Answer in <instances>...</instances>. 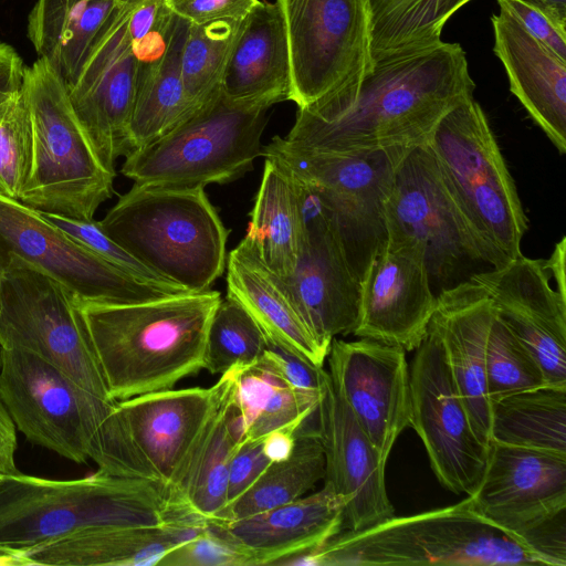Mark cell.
Returning a JSON list of instances; mask_svg holds the SVG:
<instances>
[{
  "mask_svg": "<svg viewBox=\"0 0 566 566\" xmlns=\"http://www.w3.org/2000/svg\"><path fill=\"white\" fill-rule=\"evenodd\" d=\"M157 565L255 566L251 553L211 522L200 534L167 552Z\"/></svg>",
  "mask_w": 566,
  "mask_h": 566,
  "instance_id": "obj_43",
  "label": "cell"
},
{
  "mask_svg": "<svg viewBox=\"0 0 566 566\" xmlns=\"http://www.w3.org/2000/svg\"><path fill=\"white\" fill-rule=\"evenodd\" d=\"M192 517L159 526L101 527L77 532L13 554L18 565L155 566L179 544L206 530Z\"/></svg>",
  "mask_w": 566,
  "mask_h": 566,
  "instance_id": "obj_27",
  "label": "cell"
},
{
  "mask_svg": "<svg viewBox=\"0 0 566 566\" xmlns=\"http://www.w3.org/2000/svg\"><path fill=\"white\" fill-rule=\"evenodd\" d=\"M384 212L387 242L422 244L431 284L440 291L455 285L463 270L485 264L427 145L399 165Z\"/></svg>",
  "mask_w": 566,
  "mask_h": 566,
  "instance_id": "obj_13",
  "label": "cell"
},
{
  "mask_svg": "<svg viewBox=\"0 0 566 566\" xmlns=\"http://www.w3.org/2000/svg\"><path fill=\"white\" fill-rule=\"evenodd\" d=\"M344 506L326 484L292 502L232 522H212L251 553L254 565L285 564L340 533Z\"/></svg>",
  "mask_w": 566,
  "mask_h": 566,
  "instance_id": "obj_25",
  "label": "cell"
},
{
  "mask_svg": "<svg viewBox=\"0 0 566 566\" xmlns=\"http://www.w3.org/2000/svg\"><path fill=\"white\" fill-rule=\"evenodd\" d=\"M259 0H166L172 12L191 24L242 20Z\"/></svg>",
  "mask_w": 566,
  "mask_h": 566,
  "instance_id": "obj_47",
  "label": "cell"
},
{
  "mask_svg": "<svg viewBox=\"0 0 566 566\" xmlns=\"http://www.w3.org/2000/svg\"><path fill=\"white\" fill-rule=\"evenodd\" d=\"M268 109L233 103L219 90L172 130L127 155L120 171L134 184L165 188L235 180L262 155Z\"/></svg>",
  "mask_w": 566,
  "mask_h": 566,
  "instance_id": "obj_9",
  "label": "cell"
},
{
  "mask_svg": "<svg viewBox=\"0 0 566 566\" xmlns=\"http://www.w3.org/2000/svg\"><path fill=\"white\" fill-rule=\"evenodd\" d=\"M119 0H36L28 17V38L71 88L104 23Z\"/></svg>",
  "mask_w": 566,
  "mask_h": 566,
  "instance_id": "obj_30",
  "label": "cell"
},
{
  "mask_svg": "<svg viewBox=\"0 0 566 566\" xmlns=\"http://www.w3.org/2000/svg\"><path fill=\"white\" fill-rule=\"evenodd\" d=\"M15 256L76 300L130 304L192 293L144 282L112 265L17 199L0 195V259Z\"/></svg>",
  "mask_w": 566,
  "mask_h": 566,
  "instance_id": "obj_14",
  "label": "cell"
},
{
  "mask_svg": "<svg viewBox=\"0 0 566 566\" xmlns=\"http://www.w3.org/2000/svg\"><path fill=\"white\" fill-rule=\"evenodd\" d=\"M275 2L289 44L290 101L311 117L344 109L374 67L368 0Z\"/></svg>",
  "mask_w": 566,
  "mask_h": 566,
  "instance_id": "obj_8",
  "label": "cell"
},
{
  "mask_svg": "<svg viewBox=\"0 0 566 566\" xmlns=\"http://www.w3.org/2000/svg\"><path fill=\"white\" fill-rule=\"evenodd\" d=\"M0 279H1V268H0Z\"/></svg>",
  "mask_w": 566,
  "mask_h": 566,
  "instance_id": "obj_53",
  "label": "cell"
},
{
  "mask_svg": "<svg viewBox=\"0 0 566 566\" xmlns=\"http://www.w3.org/2000/svg\"><path fill=\"white\" fill-rule=\"evenodd\" d=\"M412 149L394 147L338 156L312 151L275 136L262 155L316 189L360 283L371 260L386 245L385 201L399 165Z\"/></svg>",
  "mask_w": 566,
  "mask_h": 566,
  "instance_id": "obj_10",
  "label": "cell"
},
{
  "mask_svg": "<svg viewBox=\"0 0 566 566\" xmlns=\"http://www.w3.org/2000/svg\"><path fill=\"white\" fill-rule=\"evenodd\" d=\"M409 368L411 426L420 437L439 482L472 495L485 470L488 447L473 432L437 335L428 333Z\"/></svg>",
  "mask_w": 566,
  "mask_h": 566,
  "instance_id": "obj_15",
  "label": "cell"
},
{
  "mask_svg": "<svg viewBox=\"0 0 566 566\" xmlns=\"http://www.w3.org/2000/svg\"><path fill=\"white\" fill-rule=\"evenodd\" d=\"M175 21L176 14L166 0H130L127 31L137 60L136 83L161 61Z\"/></svg>",
  "mask_w": 566,
  "mask_h": 566,
  "instance_id": "obj_41",
  "label": "cell"
},
{
  "mask_svg": "<svg viewBox=\"0 0 566 566\" xmlns=\"http://www.w3.org/2000/svg\"><path fill=\"white\" fill-rule=\"evenodd\" d=\"M192 517L158 481L99 471L76 480L0 475V552L11 555L86 530Z\"/></svg>",
  "mask_w": 566,
  "mask_h": 566,
  "instance_id": "obj_3",
  "label": "cell"
},
{
  "mask_svg": "<svg viewBox=\"0 0 566 566\" xmlns=\"http://www.w3.org/2000/svg\"><path fill=\"white\" fill-rule=\"evenodd\" d=\"M544 385L547 384L536 360L495 313L486 343V390L490 401Z\"/></svg>",
  "mask_w": 566,
  "mask_h": 566,
  "instance_id": "obj_39",
  "label": "cell"
},
{
  "mask_svg": "<svg viewBox=\"0 0 566 566\" xmlns=\"http://www.w3.org/2000/svg\"><path fill=\"white\" fill-rule=\"evenodd\" d=\"M17 427L0 399V475L20 473L15 464Z\"/></svg>",
  "mask_w": 566,
  "mask_h": 566,
  "instance_id": "obj_48",
  "label": "cell"
},
{
  "mask_svg": "<svg viewBox=\"0 0 566 566\" xmlns=\"http://www.w3.org/2000/svg\"><path fill=\"white\" fill-rule=\"evenodd\" d=\"M468 496L483 517L523 542L566 512V454L490 441L482 480Z\"/></svg>",
  "mask_w": 566,
  "mask_h": 566,
  "instance_id": "obj_21",
  "label": "cell"
},
{
  "mask_svg": "<svg viewBox=\"0 0 566 566\" xmlns=\"http://www.w3.org/2000/svg\"><path fill=\"white\" fill-rule=\"evenodd\" d=\"M23 75L19 54L9 44L0 42V98L21 90Z\"/></svg>",
  "mask_w": 566,
  "mask_h": 566,
  "instance_id": "obj_49",
  "label": "cell"
},
{
  "mask_svg": "<svg viewBox=\"0 0 566 566\" xmlns=\"http://www.w3.org/2000/svg\"><path fill=\"white\" fill-rule=\"evenodd\" d=\"M41 213V212H40ZM43 217L67 235L78 241L92 252L116 266L117 269L155 285L185 289L170 283L147 268L128 251L108 237L94 219H75L53 213ZM186 290V289H185ZM188 291V290H187ZM190 292V291H189Z\"/></svg>",
  "mask_w": 566,
  "mask_h": 566,
  "instance_id": "obj_42",
  "label": "cell"
},
{
  "mask_svg": "<svg viewBox=\"0 0 566 566\" xmlns=\"http://www.w3.org/2000/svg\"><path fill=\"white\" fill-rule=\"evenodd\" d=\"M260 359L294 389L321 397L328 376L323 367L270 340Z\"/></svg>",
  "mask_w": 566,
  "mask_h": 566,
  "instance_id": "obj_44",
  "label": "cell"
},
{
  "mask_svg": "<svg viewBox=\"0 0 566 566\" xmlns=\"http://www.w3.org/2000/svg\"><path fill=\"white\" fill-rule=\"evenodd\" d=\"M328 375L360 427L387 462L411 415L406 352L369 338H333Z\"/></svg>",
  "mask_w": 566,
  "mask_h": 566,
  "instance_id": "obj_19",
  "label": "cell"
},
{
  "mask_svg": "<svg viewBox=\"0 0 566 566\" xmlns=\"http://www.w3.org/2000/svg\"><path fill=\"white\" fill-rule=\"evenodd\" d=\"M565 255H566V238L563 237L555 244L554 251L547 261H543L544 268L549 270L556 281L557 292L566 300V281H565Z\"/></svg>",
  "mask_w": 566,
  "mask_h": 566,
  "instance_id": "obj_51",
  "label": "cell"
},
{
  "mask_svg": "<svg viewBox=\"0 0 566 566\" xmlns=\"http://www.w3.org/2000/svg\"><path fill=\"white\" fill-rule=\"evenodd\" d=\"M319 398L294 389L260 358L237 367L234 401L241 443L260 441L281 429L297 431L314 415Z\"/></svg>",
  "mask_w": 566,
  "mask_h": 566,
  "instance_id": "obj_33",
  "label": "cell"
},
{
  "mask_svg": "<svg viewBox=\"0 0 566 566\" xmlns=\"http://www.w3.org/2000/svg\"><path fill=\"white\" fill-rule=\"evenodd\" d=\"M76 302L108 395L119 401L171 389L203 369L221 296L207 290L130 304Z\"/></svg>",
  "mask_w": 566,
  "mask_h": 566,
  "instance_id": "obj_2",
  "label": "cell"
},
{
  "mask_svg": "<svg viewBox=\"0 0 566 566\" xmlns=\"http://www.w3.org/2000/svg\"><path fill=\"white\" fill-rule=\"evenodd\" d=\"M227 296L256 322L268 340L323 367L329 349L306 326L284 279L272 272L243 241L227 259Z\"/></svg>",
  "mask_w": 566,
  "mask_h": 566,
  "instance_id": "obj_28",
  "label": "cell"
},
{
  "mask_svg": "<svg viewBox=\"0 0 566 566\" xmlns=\"http://www.w3.org/2000/svg\"><path fill=\"white\" fill-rule=\"evenodd\" d=\"M0 399L30 442L76 463L88 459L90 442L116 402L21 348H0Z\"/></svg>",
  "mask_w": 566,
  "mask_h": 566,
  "instance_id": "obj_12",
  "label": "cell"
},
{
  "mask_svg": "<svg viewBox=\"0 0 566 566\" xmlns=\"http://www.w3.org/2000/svg\"><path fill=\"white\" fill-rule=\"evenodd\" d=\"M493 52L510 91L560 155L566 153V61L534 38L509 11L492 14Z\"/></svg>",
  "mask_w": 566,
  "mask_h": 566,
  "instance_id": "obj_24",
  "label": "cell"
},
{
  "mask_svg": "<svg viewBox=\"0 0 566 566\" xmlns=\"http://www.w3.org/2000/svg\"><path fill=\"white\" fill-rule=\"evenodd\" d=\"M324 449V484L344 506L343 526L359 532L395 516L385 484V464L329 375L315 411Z\"/></svg>",
  "mask_w": 566,
  "mask_h": 566,
  "instance_id": "obj_22",
  "label": "cell"
},
{
  "mask_svg": "<svg viewBox=\"0 0 566 566\" xmlns=\"http://www.w3.org/2000/svg\"><path fill=\"white\" fill-rule=\"evenodd\" d=\"M471 0H368L374 63L440 43L446 22Z\"/></svg>",
  "mask_w": 566,
  "mask_h": 566,
  "instance_id": "obj_36",
  "label": "cell"
},
{
  "mask_svg": "<svg viewBox=\"0 0 566 566\" xmlns=\"http://www.w3.org/2000/svg\"><path fill=\"white\" fill-rule=\"evenodd\" d=\"M241 20L189 25L180 69L185 93L196 111L220 90L223 69Z\"/></svg>",
  "mask_w": 566,
  "mask_h": 566,
  "instance_id": "obj_37",
  "label": "cell"
},
{
  "mask_svg": "<svg viewBox=\"0 0 566 566\" xmlns=\"http://www.w3.org/2000/svg\"><path fill=\"white\" fill-rule=\"evenodd\" d=\"M31 163V120L21 87L0 98V195L19 200Z\"/></svg>",
  "mask_w": 566,
  "mask_h": 566,
  "instance_id": "obj_40",
  "label": "cell"
},
{
  "mask_svg": "<svg viewBox=\"0 0 566 566\" xmlns=\"http://www.w3.org/2000/svg\"><path fill=\"white\" fill-rule=\"evenodd\" d=\"M22 92L32 129V163L19 201L41 213L94 219L113 195L115 172L101 161L67 87L43 59L24 67Z\"/></svg>",
  "mask_w": 566,
  "mask_h": 566,
  "instance_id": "obj_7",
  "label": "cell"
},
{
  "mask_svg": "<svg viewBox=\"0 0 566 566\" xmlns=\"http://www.w3.org/2000/svg\"><path fill=\"white\" fill-rule=\"evenodd\" d=\"M235 377L233 367L219 378L221 389L216 408L174 493L178 505L207 521L217 520L227 505L229 468L241 443Z\"/></svg>",
  "mask_w": 566,
  "mask_h": 566,
  "instance_id": "obj_29",
  "label": "cell"
},
{
  "mask_svg": "<svg viewBox=\"0 0 566 566\" xmlns=\"http://www.w3.org/2000/svg\"><path fill=\"white\" fill-rule=\"evenodd\" d=\"M271 463L263 451L262 440L240 443L229 468L227 505L242 495Z\"/></svg>",
  "mask_w": 566,
  "mask_h": 566,
  "instance_id": "obj_45",
  "label": "cell"
},
{
  "mask_svg": "<svg viewBox=\"0 0 566 566\" xmlns=\"http://www.w3.org/2000/svg\"><path fill=\"white\" fill-rule=\"evenodd\" d=\"M242 240L282 279L293 273L302 242L296 187L290 170L273 158L265 157Z\"/></svg>",
  "mask_w": 566,
  "mask_h": 566,
  "instance_id": "obj_31",
  "label": "cell"
},
{
  "mask_svg": "<svg viewBox=\"0 0 566 566\" xmlns=\"http://www.w3.org/2000/svg\"><path fill=\"white\" fill-rule=\"evenodd\" d=\"M297 558L294 564L318 566L544 565L521 538L483 517L470 496L446 507L392 516L359 532L339 533Z\"/></svg>",
  "mask_w": 566,
  "mask_h": 566,
  "instance_id": "obj_4",
  "label": "cell"
},
{
  "mask_svg": "<svg viewBox=\"0 0 566 566\" xmlns=\"http://www.w3.org/2000/svg\"><path fill=\"white\" fill-rule=\"evenodd\" d=\"M545 13L560 28L566 29V0H523Z\"/></svg>",
  "mask_w": 566,
  "mask_h": 566,
  "instance_id": "obj_52",
  "label": "cell"
},
{
  "mask_svg": "<svg viewBox=\"0 0 566 566\" xmlns=\"http://www.w3.org/2000/svg\"><path fill=\"white\" fill-rule=\"evenodd\" d=\"M426 145L485 264L520 256L527 218L481 105L471 98L455 106Z\"/></svg>",
  "mask_w": 566,
  "mask_h": 566,
  "instance_id": "obj_6",
  "label": "cell"
},
{
  "mask_svg": "<svg viewBox=\"0 0 566 566\" xmlns=\"http://www.w3.org/2000/svg\"><path fill=\"white\" fill-rule=\"evenodd\" d=\"M296 431L281 429L273 431L262 439L263 451L272 461L286 459L293 451Z\"/></svg>",
  "mask_w": 566,
  "mask_h": 566,
  "instance_id": "obj_50",
  "label": "cell"
},
{
  "mask_svg": "<svg viewBox=\"0 0 566 566\" xmlns=\"http://www.w3.org/2000/svg\"><path fill=\"white\" fill-rule=\"evenodd\" d=\"M0 348L29 350L113 400L74 295L15 256L0 259Z\"/></svg>",
  "mask_w": 566,
  "mask_h": 566,
  "instance_id": "obj_11",
  "label": "cell"
},
{
  "mask_svg": "<svg viewBox=\"0 0 566 566\" xmlns=\"http://www.w3.org/2000/svg\"><path fill=\"white\" fill-rule=\"evenodd\" d=\"M474 88L462 46L441 41L375 62L347 107L324 117L297 112L284 138L338 156L416 148L451 109L473 98Z\"/></svg>",
  "mask_w": 566,
  "mask_h": 566,
  "instance_id": "obj_1",
  "label": "cell"
},
{
  "mask_svg": "<svg viewBox=\"0 0 566 566\" xmlns=\"http://www.w3.org/2000/svg\"><path fill=\"white\" fill-rule=\"evenodd\" d=\"M293 177L302 242L295 269L284 281L306 326L319 344L329 349L336 335L350 334L355 328L359 281L316 189Z\"/></svg>",
  "mask_w": 566,
  "mask_h": 566,
  "instance_id": "obj_16",
  "label": "cell"
},
{
  "mask_svg": "<svg viewBox=\"0 0 566 566\" xmlns=\"http://www.w3.org/2000/svg\"><path fill=\"white\" fill-rule=\"evenodd\" d=\"M296 431L292 453L272 462L255 482L212 522H232L302 497L325 475V455L316 423Z\"/></svg>",
  "mask_w": 566,
  "mask_h": 566,
  "instance_id": "obj_34",
  "label": "cell"
},
{
  "mask_svg": "<svg viewBox=\"0 0 566 566\" xmlns=\"http://www.w3.org/2000/svg\"><path fill=\"white\" fill-rule=\"evenodd\" d=\"M491 441L566 454V386L544 385L492 401Z\"/></svg>",
  "mask_w": 566,
  "mask_h": 566,
  "instance_id": "obj_35",
  "label": "cell"
},
{
  "mask_svg": "<svg viewBox=\"0 0 566 566\" xmlns=\"http://www.w3.org/2000/svg\"><path fill=\"white\" fill-rule=\"evenodd\" d=\"M231 102L270 108L290 99L291 66L276 2L258 1L240 21L220 83Z\"/></svg>",
  "mask_w": 566,
  "mask_h": 566,
  "instance_id": "obj_26",
  "label": "cell"
},
{
  "mask_svg": "<svg viewBox=\"0 0 566 566\" xmlns=\"http://www.w3.org/2000/svg\"><path fill=\"white\" fill-rule=\"evenodd\" d=\"M220 379L209 388L167 389L116 401L113 416L147 478L174 493L216 408Z\"/></svg>",
  "mask_w": 566,
  "mask_h": 566,
  "instance_id": "obj_18",
  "label": "cell"
},
{
  "mask_svg": "<svg viewBox=\"0 0 566 566\" xmlns=\"http://www.w3.org/2000/svg\"><path fill=\"white\" fill-rule=\"evenodd\" d=\"M268 338L251 315L234 300L226 297L217 306L207 332L203 369L222 375L233 367L256 361Z\"/></svg>",
  "mask_w": 566,
  "mask_h": 566,
  "instance_id": "obj_38",
  "label": "cell"
},
{
  "mask_svg": "<svg viewBox=\"0 0 566 566\" xmlns=\"http://www.w3.org/2000/svg\"><path fill=\"white\" fill-rule=\"evenodd\" d=\"M497 4L512 13L534 38L566 61V29L523 0H497Z\"/></svg>",
  "mask_w": 566,
  "mask_h": 566,
  "instance_id": "obj_46",
  "label": "cell"
},
{
  "mask_svg": "<svg viewBox=\"0 0 566 566\" xmlns=\"http://www.w3.org/2000/svg\"><path fill=\"white\" fill-rule=\"evenodd\" d=\"M189 25L188 21L176 15L171 39L161 61L136 84L128 124L130 153L158 140L195 112L187 99L180 69Z\"/></svg>",
  "mask_w": 566,
  "mask_h": 566,
  "instance_id": "obj_32",
  "label": "cell"
},
{
  "mask_svg": "<svg viewBox=\"0 0 566 566\" xmlns=\"http://www.w3.org/2000/svg\"><path fill=\"white\" fill-rule=\"evenodd\" d=\"M436 303L423 245L386 242L360 280L352 334L415 350L427 336Z\"/></svg>",
  "mask_w": 566,
  "mask_h": 566,
  "instance_id": "obj_20",
  "label": "cell"
},
{
  "mask_svg": "<svg viewBox=\"0 0 566 566\" xmlns=\"http://www.w3.org/2000/svg\"><path fill=\"white\" fill-rule=\"evenodd\" d=\"M98 223L147 268L192 293L210 290L226 269L229 230L205 188L134 184Z\"/></svg>",
  "mask_w": 566,
  "mask_h": 566,
  "instance_id": "obj_5",
  "label": "cell"
},
{
  "mask_svg": "<svg viewBox=\"0 0 566 566\" xmlns=\"http://www.w3.org/2000/svg\"><path fill=\"white\" fill-rule=\"evenodd\" d=\"M130 0H119L104 23L74 85L72 106L101 161L112 172L130 153L128 124L136 94L137 60L127 31Z\"/></svg>",
  "mask_w": 566,
  "mask_h": 566,
  "instance_id": "obj_17",
  "label": "cell"
},
{
  "mask_svg": "<svg viewBox=\"0 0 566 566\" xmlns=\"http://www.w3.org/2000/svg\"><path fill=\"white\" fill-rule=\"evenodd\" d=\"M495 313L485 291L471 280H465L439 292L428 325L440 340L473 432L486 447L491 441L486 343Z\"/></svg>",
  "mask_w": 566,
  "mask_h": 566,
  "instance_id": "obj_23",
  "label": "cell"
}]
</instances>
